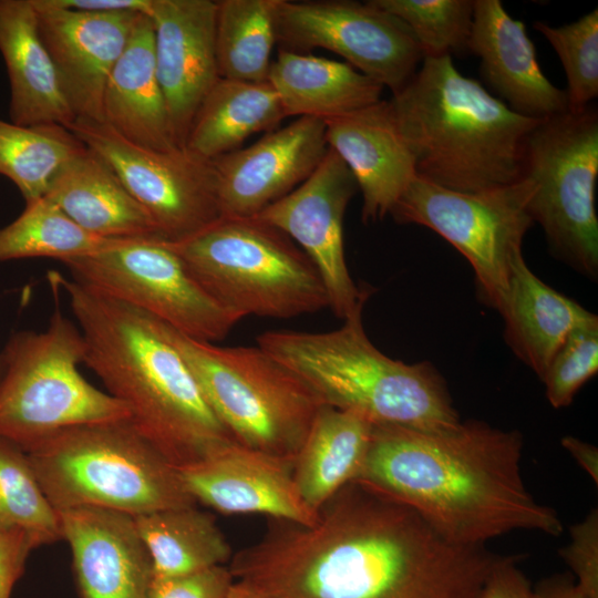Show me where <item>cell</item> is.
I'll list each match as a JSON object with an SVG mask.
<instances>
[{
    "label": "cell",
    "mask_w": 598,
    "mask_h": 598,
    "mask_svg": "<svg viewBox=\"0 0 598 598\" xmlns=\"http://www.w3.org/2000/svg\"><path fill=\"white\" fill-rule=\"evenodd\" d=\"M228 563L264 598H477L501 558L454 544L406 505L351 482L302 525L271 519Z\"/></svg>",
    "instance_id": "6da1fadb"
},
{
    "label": "cell",
    "mask_w": 598,
    "mask_h": 598,
    "mask_svg": "<svg viewBox=\"0 0 598 598\" xmlns=\"http://www.w3.org/2000/svg\"><path fill=\"white\" fill-rule=\"evenodd\" d=\"M499 313L506 343L540 380L569 333L598 319L542 281L526 265L523 252L512 262L508 292Z\"/></svg>",
    "instance_id": "d4e9b609"
},
{
    "label": "cell",
    "mask_w": 598,
    "mask_h": 598,
    "mask_svg": "<svg viewBox=\"0 0 598 598\" xmlns=\"http://www.w3.org/2000/svg\"><path fill=\"white\" fill-rule=\"evenodd\" d=\"M35 548L38 546L25 532L0 529V598H10L28 556Z\"/></svg>",
    "instance_id": "ab89813d"
},
{
    "label": "cell",
    "mask_w": 598,
    "mask_h": 598,
    "mask_svg": "<svg viewBox=\"0 0 598 598\" xmlns=\"http://www.w3.org/2000/svg\"><path fill=\"white\" fill-rule=\"evenodd\" d=\"M373 424L350 411L322 404L292 465L305 504L315 513L353 482L369 451Z\"/></svg>",
    "instance_id": "83f0119b"
},
{
    "label": "cell",
    "mask_w": 598,
    "mask_h": 598,
    "mask_svg": "<svg viewBox=\"0 0 598 598\" xmlns=\"http://www.w3.org/2000/svg\"><path fill=\"white\" fill-rule=\"evenodd\" d=\"M322 118L301 116L210 161L221 217H254L302 184L328 152Z\"/></svg>",
    "instance_id": "2e32d148"
},
{
    "label": "cell",
    "mask_w": 598,
    "mask_h": 598,
    "mask_svg": "<svg viewBox=\"0 0 598 598\" xmlns=\"http://www.w3.org/2000/svg\"><path fill=\"white\" fill-rule=\"evenodd\" d=\"M45 197L99 237L161 238L151 217L113 171L85 146L56 175Z\"/></svg>",
    "instance_id": "484cf974"
},
{
    "label": "cell",
    "mask_w": 598,
    "mask_h": 598,
    "mask_svg": "<svg viewBox=\"0 0 598 598\" xmlns=\"http://www.w3.org/2000/svg\"><path fill=\"white\" fill-rule=\"evenodd\" d=\"M403 22L420 45L423 58L468 51L473 0H371Z\"/></svg>",
    "instance_id": "e575fe53"
},
{
    "label": "cell",
    "mask_w": 598,
    "mask_h": 598,
    "mask_svg": "<svg viewBox=\"0 0 598 598\" xmlns=\"http://www.w3.org/2000/svg\"><path fill=\"white\" fill-rule=\"evenodd\" d=\"M523 445L519 431L475 420L437 431L373 424L353 482L412 508L457 545L486 546L515 530L558 536L557 512L524 483Z\"/></svg>",
    "instance_id": "7a4b0ae2"
},
{
    "label": "cell",
    "mask_w": 598,
    "mask_h": 598,
    "mask_svg": "<svg viewBox=\"0 0 598 598\" xmlns=\"http://www.w3.org/2000/svg\"><path fill=\"white\" fill-rule=\"evenodd\" d=\"M234 581L226 565L181 576L154 577L151 598H226Z\"/></svg>",
    "instance_id": "f35d334b"
},
{
    "label": "cell",
    "mask_w": 598,
    "mask_h": 598,
    "mask_svg": "<svg viewBox=\"0 0 598 598\" xmlns=\"http://www.w3.org/2000/svg\"><path fill=\"white\" fill-rule=\"evenodd\" d=\"M0 529L23 530L38 547L62 539L59 514L43 493L27 453L2 439Z\"/></svg>",
    "instance_id": "836d02e7"
},
{
    "label": "cell",
    "mask_w": 598,
    "mask_h": 598,
    "mask_svg": "<svg viewBox=\"0 0 598 598\" xmlns=\"http://www.w3.org/2000/svg\"><path fill=\"white\" fill-rule=\"evenodd\" d=\"M82 332L60 308L45 330L19 331L1 354L0 439L28 452L65 429L131 420L117 399L87 382Z\"/></svg>",
    "instance_id": "9c48e42d"
},
{
    "label": "cell",
    "mask_w": 598,
    "mask_h": 598,
    "mask_svg": "<svg viewBox=\"0 0 598 598\" xmlns=\"http://www.w3.org/2000/svg\"><path fill=\"white\" fill-rule=\"evenodd\" d=\"M561 445L598 485V448L594 444L571 435L564 436Z\"/></svg>",
    "instance_id": "ee69618b"
},
{
    "label": "cell",
    "mask_w": 598,
    "mask_h": 598,
    "mask_svg": "<svg viewBox=\"0 0 598 598\" xmlns=\"http://www.w3.org/2000/svg\"><path fill=\"white\" fill-rule=\"evenodd\" d=\"M278 0L217 1L215 44L221 79L267 82Z\"/></svg>",
    "instance_id": "4dcf8cb0"
},
{
    "label": "cell",
    "mask_w": 598,
    "mask_h": 598,
    "mask_svg": "<svg viewBox=\"0 0 598 598\" xmlns=\"http://www.w3.org/2000/svg\"><path fill=\"white\" fill-rule=\"evenodd\" d=\"M570 540L559 549L560 558L574 574L576 584L591 598H598V509L569 528Z\"/></svg>",
    "instance_id": "74e56055"
},
{
    "label": "cell",
    "mask_w": 598,
    "mask_h": 598,
    "mask_svg": "<svg viewBox=\"0 0 598 598\" xmlns=\"http://www.w3.org/2000/svg\"><path fill=\"white\" fill-rule=\"evenodd\" d=\"M154 577H174L226 565L233 557L215 517L196 505L133 516Z\"/></svg>",
    "instance_id": "f546056e"
},
{
    "label": "cell",
    "mask_w": 598,
    "mask_h": 598,
    "mask_svg": "<svg viewBox=\"0 0 598 598\" xmlns=\"http://www.w3.org/2000/svg\"><path fill=\"white\" fill-rule=\"evenodd\" d=\"M62 264L74 279L196 340H221L240 321L200 286L161 238L124 239Z\"/></svg>",
    "instance_id": "7c38bea8"
},
{
    "label": "cell",
    "mask_w": 598,
    "mask_h": 598,
    "mask_svg": "<svg viewBox=\"0 0 598 598\" xmlns=\"http://www.w3.org/2000/svg\"><path fill=\"white\" fill-rule=\"evenodd\" d=\"M122 240L86 231L43 196L25 203L24 210L0 228V262L37 257L62 262L107 249Z\"/></svg>",
    "instance_id": "d6a6232c"
},
{
    "label": "cell",
    "mask_w": 598,
    "mask_h": 598,
    "mask_svg": "<svg viewBox=\"0 0 598 598\" xmlns=\"http://www.w3.org/2000/svg\"><path fill=\"white\" fill-rule=\"evenodd\" d=\"M468 51L480 58L485 83L518 115L544 120L568 109L567 95L543 73L523 21L499 0H473Z\"/></svg>",
    "instance_id": "44dd1931"
},
{
    "label": "cell",
    "mask_w": 598,
    "mask_h": 598,
    "mask_svg": "<svg viewBox=\"0 0 598 598\" xmlns=\"http://www.w3.org/2000/svg\"><path fill=\"white\" fill-rule=\"evenodd\" d=\"M27 455L56 512L95 507L137 516L196 505L176 467L130 420L62 430Z\"/></svg>",
    "instance_id": "8992f818"
},
{
    "label": "cell",
    "mask_w": 598,
    "mask_h": 598,
    "mask_svg": "<svg viewBox=\"0 0 598 598\" xmlns=\"http://www.w3.org/2000/svg\"><path fill=\"white\" fill-rule=\"evenodd\" d=\"M286 117L269 82L219 78L198 107L184 148L210 162L240 148L252 134L276 130Z\"/></svg>",
    "instance_id": "f1b7e54d"
},
{
    "label": "cell",
    "mask_w": 598,
    "mask_h": 598,
    "mask_svg": "<svg viewBox=\"0 0 598 598\" xmlns=\"http://www.w3.org/2000/svg\"><path fill=\"white\" fill-rule=\"evenodd\" d=\"M40 37L75 120L103 122L110 74L142 13L83 12L32 0Z\"/></svg>",
    "instance_id": "e0dca14e"
},
{
    "label": "cell",
    "mask_w": 598,
    "mask_h": 598,
    "mask_svg": "<svg viewBox=\"0 0 598 598\" xmlns=\"http://www.w3.org/2000/svg\"><path fill=\"white\" fill-rule=\"evenodd\" d=\"M83 148L64 126H25L0 117V175L17 186L25 203L45 196L56 175Z\"/></svg>",
    "instance_id": "1f68e13d"
},
{
    "label": "cell",
    "mask_w": 598,
    "mask_h": 598,
    "mask_svg": "<svg viewBox=\"0 0 598 598\" xmlns=\"http://www.w3.org/2000/svg\"><path fill=\"white\" fill-rule=\"evenodd\" d=\"M1 371H2V368H1V361H0V377H1Z\"/></svg>",
    "instance_id": "bcb514c9"
},
{
    "label": "cell",
    "mask_w": 598,
    "mask_h": 598,
    "mask_svg": "<svg viewBox=\"0 0 598 598\" xmlns=\"http://www.w3.org/2000/svg\"><path fill=\"white\" fill-rule=\"evenodd\" d=\"M176 470L195 503L225 515H266L302 525L318 516L297 491L292 464L237 442Z\"/></svg>",
    "instance_id": "ac0fdd59"
},
{
    "label": "cell",
    "mask_w": 598,
    "mask_h": 598,
    "mask_svg": "<svg viewBox=\"0 0 598 598\" xmlns=\"http://www.w3.org/2000/svg\"><path fill=\"white\" fill-rule=\"evenodd\" d=\"M0 54L9 79L10 121L69 128L75 115L40 37L32 0H0Z\"/></svg>",
    "instance_id": "603a6c76"
},
{
    "label": "cell",
    "mask_w": 598,
    "mask_h": 598,
    "mask_svg": "<svg viewBox=\"0 0 598 598\" xmlns=\"http://www.w3.org/2000/svg\"><path fill=\"white\" fill-rule=\"evenodd\" d=\"M535 183L527 177L508 185L463 193L415 176L390 215L400 224L425 226L454 246L471 264L480 300L499 312L514 258L534 224L529 203Z\"/></svg>",
    "instance_id": "8fae6325"
},
{
    "label": "cell",
    "mask_w": 598,
    "mask_h": 598,
    "mask_svg": "<svg viewBox=\"0 0 598 598\" xmlns=\"http://www.w3.org/2000/svg\"><path fill=\"white\" fill-rule=\"evenodd\" d=\"M534 28L547 39L563 64L568 109L577 111L592 104L598 96V9L560 27L536 21Z\"/></svg>",
    "instance_id": "d590c367"
},
{
    "label": "cell",
    "mask_w": 598,
    "mask_h": 598,
    "mask_svg": "<svg viewBox=\"0 0 598 598\" xmlns=\"http://www.w3.org/2000/svg\"><path fill=\"white\" fill-rule=\"evenodd\" d=\"M159 323L229 435L293 465L322 405L307 384L258 346L219 347Z\"/></svg>",
    "instance_id": "ba28073f"
},
{
    "label": "cell",
    "mask_w": 598,
    "mask_h": 598,
    "mask_svg": "<svg viewBox=\"0 0 598 598\" xmlns=\"http://www.w3.org/2000/svg\"><path fill=\"white\" fill-rule=\"evenodd\" d=\"M323 121L328 146L348 166L362 194V220L372 223L391 214L416 174L390 100Z\"/></svg>",
    "instance_id": "7402d4cb"
},
{
    "label": "cell",
    "mask_w": 598,
    "mask_h": 598,
    "mask_svg": "<svg viewBox=\"0 0 598 598\" xmlns=\"http://www.w3.org/2000/svg\"><path fill=\"white\" fill-rule=\"evenodd\" d=\"M68 130L113 171L162 239H185L221 217L210 162L185 148L159 152L137 146L102 122L76 118Z\"/></svg>",
    "instance_id": "4fadbf2b"
},
{
    "label": "cell",
    "mask_w": 598,
    "mask_h": 598,
    "mask_svg": "<svg viewBox=\"0 0 598 598\" xmlns=\"http://www.w3.org/2000/svg\"><path fill=\"white\" fill-rule=\"evenodd\" d=\"M390 102L417 177L463 193L522 178L525 143L540 120L513 112L451 55L423 58Z\"/></svg>",
    "instance_id": "277c9868"
},
{
    "label": "cell",
    "mask_w": 598,
    "mask_h": 598,
    "mask_svg": "<svg viewBox=\"0 0 598 598\" xmlns=\"http://www.w3.org/2000/svg\"><path fill=\"white\" fill-rule=\"evenodd\" d=\"M167 243L200 286L240 320L288 319L329 308L309 257L257 216L220 217L185 239Z\"/></svg>",
    "instance_id": "52a82bcc"
},
{
    "label": "cell",
    "mask_w": 598,
    "mask_h": 598,
    "mask_svg": "<svg viewBox=\"0 0 598 598\" xmlns=\"http://www.w3.org/2000/svg\"><path fill=\"white\" fill-rule=\"evenodd\" d=\"M535 183L529 214L550 252L576 271L598 275V112L585 109L538 121L529 133L522 177Z\"/></svg>",
    "instance_id": "30bf717a"
},
{
    "label": "cell",
    "mask_w": 598,
    "mask_h": 598,
    "mask_svg": "<svg viewBox=\"0 0 598 598\" xmlns=\"http://www.w3.org/2000/svg\"><path fill=\"white\" fill-rule=\"evenodd\" d=\"M84 340L83 362L128 410L135 429L175 467L236 442L154 317L59 272Z\"/></svg>",
    "instance_id": "3957f363"
},
{
    "label": "cell",
    "mask_w": 598,
    "mask_h": 598,
    "mask_svg": "<svg viewBox=\"0 0 598 598\" xmlns=\"http://www.w3.org/2000/svg\"><path fill=\"white\" fill-rule=\"evenodd\" d=\"M58 514L81 598H151L152 560L132 515L95 507Z\"/></svg>",
    "instance_id": "ffe728a7"
},
{
    "label": "cell",
    "mask_w": 598,
    "mask_h": 598,
    "mask_svg": "<svg viewBox=\"0 0 598 598\" xmlns=\"http://www.w3.org/2000/svg\"><path fill=\"white\" fill-rule=\"evenodd\" d=\"M276 37L285 50L322 48L337 53L393 94L411 80L423 60L408 27L371 0H278Z\"/></svg>",
    "instance_id": "5bb4252c"
},
{
    "label": "cell",
    "mask_w": 598,
    "mask_h": 598,
    "mask_svg": "<svg viewBox=\"0 0 598 598\" xmlns=\"http://www.w3.org/2000/svg\"><path fill=\"white\" fill-rule=\"evenodd\" d=\"M598 371V319L574 329L551 359L542 381L555 409L568 406Z\"/></svg>",
    "instance_id": "8d00e7d4"
},
{
    "label": "cell",
    "mask_w": 598,
    "mask_h": 598,
    "mask_svg": "<svg viewBox=\"0 0 598 598\" xmlns=\"http://www.w3.org/2000/svg\"><path fill=\"white\" fill-rule=\"evenodd\" d=\"M42 4L83 12H135L150 16L153 0H40Z\"/></svg>",
    "instance_id": "b9f144b4"
},
{
    "label": "cell",
    "mask_w": 598,
    "mask_h": 598,
    "mask_svg": "<svg viewBox=\"0 0 598 598\" xmlns=\"http://www.w3.org/2000/svg\"><path fill=\"white\" fill-rule=\"evenodd\" d=\"M226 598H264L246 584L235 580Z\"/></svg>",
    "instance_id": "f6af8a7d"
},
{
    "label": "cell",
    "mask_w": 598,
    "mask_h": 598,
    "mask_svg": "<svg viewBox=\"0 0 598 598\" xmlns=\"http://www.w3.org/2000/svg\"><path fill=\"white\" fill-rule=\"evenodd\" d=\"M357 190L352 173L329 147L302 184L257 215L309 257L328 293L329 308L342 320L364 306L372 292L354 283L344 254V214Z\"/></svg>",
    "instance_id": "9a60e30c"
},
{
    "label": "cell",
    "mask_w": 598,
    "mask_h": 598,
    "mask_svg": "<svg viewBox=\"0 0 598 598\" xmlns=\"http://www.w3.org/2000/svg\"><path fill=\"white\" fill-rule=\"evenodd\" d=\"M534 598H591L576 584L570 575L544 578L533 588Z\"/></svg>",
    "instance_id": "7bdbcfd3"
},
{
    "label": "cell",
    "mask_w": 598,
    "mask_h": 598,
    "mask_svg": "<svg viewBox=\"0 0 598 598\" xmlns=\"http://www.w3.org/2000/svg\"><path fill=\"white\" fill-rule=\"evenodd\" d=\"M520 557L501 556L493 566L477 598H534L533 587L518 567Z\"/></svg>",
    "instance_id": "60d3db41"
},
{
    "label": "cell",
    "mask_w": 598,
    "mask_h": 598,
    "mask_svg": "<svg viewBox=\"0 0 598 598\" xmlns=\"http://www.w3.org/2000/svg\"><path fill=\"white\" fill-rule=\"evenodd\" d=\"M216 13L213 0L152 1L156 72L181 148L198 107L219 79Z\"/></svg>",
    "instance_id": "d6986e66"
},
{
    "label": "cell",
    "mask_w": 598,
    "mask_h": 598,
    "mask_svg": "<svg viewBox=\"0 0 598 598\" xmlns=\"http://www.w3.org/2000/svg\"><path fill=\"white\" fill-rule=\"evenodd\" d=\"M128 142L153 151L181 148L157 78L153 22L141 14L106 83L103 122Z\"/></svg>",
    "instance_id": "cb8c5ba5"
},
{
    "label": "cell",
    "mask_w": 598,
    "mask_h": 598,
    "mask_svg": "<svg viewBox=\"0 0 598 598\" xmlns=\"http://www.w3.org/2000/svg\"><path fill=\"white\" fill-rule=\"evenodd\" d=\"M363 307L332 331H266L257 344L322 404L354 412L372 424L437 431L460 423L441 373L429 361L408 364L377 349L364 331Z\"/></svg>",
    "instance_id": "5b68a950"
},
{
    "label": "cell",
    "mask_w": 598,
    "mask_h": 598,
    "mask_svg": "<svg viewBox=\"0 0 598 598\" xmlns=\"http://www.w3.org/2000/svg\"><path fill=\"white\" fill-rule=\"evenodd\" d=\"M286 116L322 120L381 101L383 86L347 62L280 49L268 74Z\"/></svg>",
    "instance_id": "4316f807"
}]
</instances>
